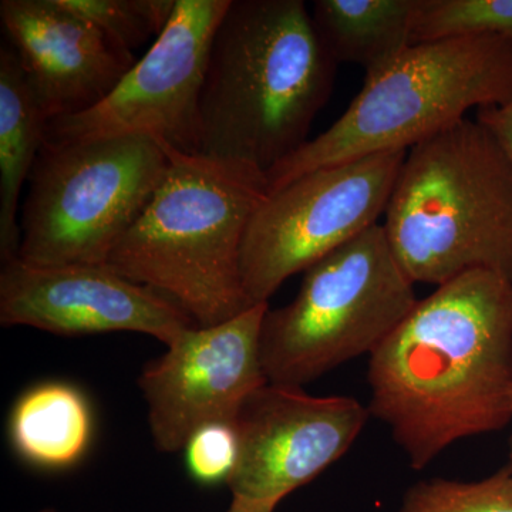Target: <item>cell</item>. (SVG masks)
<instances>
[{"instance_id":"1","label":"cell","mask_w":512,"mask_h":512,"mask_svg":"<svg viewBox=\"0 0 512 512\" xmlns=\"http://www.w3.org/2000/svg\"><path fill=\"white\" fill-rule=\"evenodd\" d=\"M370 417L414 470L456 441L512 421V282L458 276L417 302L369 356Z\"/></svg>"},{"instance_id":"2","label":"cell","mask_w":512,"mask_h":512,"mask_svg":"<svg viewBox=\"0 0 512 512\" xmlns=\"http://www.w3.org/2000/svg\"><path fill=\"white\" fill-rule=\"evenodd\" d=\"M338 64L302 0H231L201 94V154L268 173L308 143Z\"/></svg>"},{"instance_id":"3","label":"cell","mask_w":512,"mask_h":512,"mask_svg":"<svg viewBox=\"0 0 512 512\" xmlns=\"http://www.w3.org/2000/svg\"><path fill=\"white\" fill-rule=\"evenodd\" d=\"M161 146L163 180L106 265L170 298L197 326L220 325L255 306L242 282L241 251L271 192L268 177L244 161Z\"/></svg>"},{"instance_id":"4","label":"cell","mask_w":512,"mask_h":512,"mask_svg":"<svg viewBox=\"0 0 512 512\" xmlns=\"http://www.w3.org/2000/svg\"><path fill=\"white\" fill-rule=\"evenodd\" d=\"M382 225L414 284L473 271L512 282V165L466 117L407 151Z\"/></svg>"},{"instance_id":"5","label":"cell","mask_w":512,"mask_h":512,"mask_svg":"<svg viewBox=\"0 0 512 512\" xmlns=\"http://www.w3.org/2000/svg\"><path fill=\"white\" fill-rule=\"evenodd\" d=\"M512 97V40L458 37L412 45L376 72L345 113L266 173L274 192L302 175L359 158L409 151Z\"/></svg>"},{"instance_id":"6","label":"cell","mask_w":512,"mask_h":512,"mask_svg":"<svg viewBox=\"0 0 512 512\" xmlns=\"http://www.w3.org/2000/svg\"><path fill=\"white\" fill-rule=\"evenodd\" d=\"M414 282L373 225L303 272L298 295L268 309L261 329L266 380L303 387L372 355L416 308Z\"/></svg>"},{"instance_id":"7","label":"cell","mask_w":512,"mask_h":512,"mask_svg":"<svg viewBox=\"0 0 512 512\" xmlns=\"http://www.w3.org/2000/svg\"><path fill=\"white\" fill-rule=\"evenodd\" d=\"M144 136L46 141L29 177L18 258L29 265H106L167 170Z\"/></svg>"},{"instance_id":"8","label":"cell","mask_w":512,"mask_h":512,"mask_svg":"<svg viewBox=\"0 0 512 512\" xmlns=\"http://www.w3.org/2000/svg\"><path fill=\"white\" fill-rule=\"evenodd\" d=\"M407 151L320 168L269 192L241 251L252 305L269 303L286 279L380 224Z\"/></svg>"},{"instance_id":"9","label":"cell","mask_w":512,"mask_h":512,"mask_svg":"<svg viewBox=\"0 0 512 512\" xmlns=\"http://www.w3.org/2000/svg\"><path fill=\"white\" fill-rule=\"evenodd\" d=\"M231 0H177L173 16L101 103L52 120L56 143L144 136L185 154H201L200 104L212 40Z\"/></svg>"},{"instance_id":"10","label":"cell","mask_w":512,"mask_h":512,"mask_svg":"<svg viewBox=\"0 0 512 512\" xmlns=\"http://www.w3.org/2000/svg\"><path fill=\"white\" fill-rule=\"evenodd\" d=\"M370 419L348 396H311L303 387L266 383L245 400L232 427L238 454L232 498L278 507L345 456Z\"/></svg>"},{"instance_id":"11","label":"cell","mask_w":512,"mask_h":512,"mask_svg":"<svg viewBox=\"0 0 512 512\" xmlns=\"http://www.w3.org/2000/svg\"><path fill=\"white\" fill-rule=\"evenodd\" d=\"M269 303L215 326H192L144 367L138 387L158 450L178 453L202 427L234 423L245 400L268 383L261 329Z\"/></svg>"},{"instance_id":"12","label":"cell","mask_w":512,"mask_h":512,"mask_svg":"<svg viewBox=\"0 0 512 512\" xmlns=\"http://www.w3.org/2000/svg\"><path fill=\"white\" fill-rule=\"evenodd\" d=\"M0 323L60 336L137 332L165 346L197 326L170 298L110 266H36L19 258L2 264Z\"/></svg>"},{"instance_id":"13","label":"cell","mask_w":512,"mask_h":512,"mask_svg":"<svg viewBox=\"0 0 512 512\" xmlns=\"http://www.w3.org/2000/svg\"><path fill=\"white\" fill-rule=\"evenodd\" d=\"M0 20L49 123L97 106L137 63L62 0H2Z\"/></svg>"},{"instance_id":"14","label":"cell","mask_w":512,"mask_h":512,"mask_svg":"<svg viewBox=\"0 0 512 512\" xmlns=\"http://www.w3.org/2000/svg\"><path fill=\"white\" fill-rule=\"evenodd\" d=\"M49 120L12 46L0 49V258H18V205L47 141Z\"/></svg>"},{"instance_id":"15","label":"cell","mask_w":512,"mask_h":512,"mask_svg":"<svg viewBox=\"0 0 512 512\" xmlns=\"http://www.w3.org/2000/svg\"><path fill=\"white\" fill-rule=\"evenodd\" d=\"M93 416L86 396L73 384H37L19 397L9 419L16 453L32 466L64 470L89 450Z\"/></svg>"},{"instance_id":"16","label":"cell","mask_w":512,"mask_h":512,"mask_svg":"<svg viewBox=\"0 0 512 512\" xmlns=\"http://www.w3.org/2000/svg\"><path fill=\"white\" fill-rule=\"evenodd\" d=\"M417 0H316L311 18L336 64L376 72L413 45Z\"/></svg>"},{"instance_id":"17","label":"cell","mask_w":512,"mask_h":512,"mask_svg":"<svg viewBox=\"0 0 512 512\" xmlns=\"http://www.w3.org/2000/svg\"><path fill=\"white\" fill-rule=\"evenodd\" d=\"M480 36L512 40V0H417L413 45Z\"/></svg>"},{"instance_id":"18","label":"cell","mask_w":512,"mask_h":512,"mask_svg":"<svg viewBox=\"0 0 512 512\" xmlns=\"http://www.w3.org/2000/svg\"><path fill=\"white\" fill-rule=\"evenodd\" d=\"M397 512H512V471L505 466L480 481H417Z\"/></svg>"},{"instance_id":"19","label":"cell","mask_w":512,"mask_h":512,"mask_svg":"<svg viewBox=\"0 0 512 512\" xmlns=\"http://www.w3.org/2000/svg\"><path fill=\"white\" fill-rule=\"evenodd\" d=\"M92 22L114 46L133 53L163 33L177 0H62Z\"/></svg>"},{"instance_id":"20","label":"cell","mask_w":512,"mask_h":512,"mask_svg":"<svg viewBox=\"0 0 512 512\" xmlns=\"http://www.w3.org/2000/svg\"><path fill=\"white\" fill-rule=\"evenodd\" d=\"M184 450L188 473L194 480L207 485L227 484L237 461V434L232 424H208L191 437Z\"/></svg>"},{"instance_id":"21","label":"cell","mask_w":512,"mask_h":512,"mask_svg":"<svg viewBox=\"0 0 512 512\" xmlns=\"http://www.w3.org/2000/svg\"><path fill=\"white\" fill-rule=\"evenodd\" d=\"M477 121L490 131L512 165V97L501 106L477 110Z\"/></svg>"},{"instance_id":"22","label":"cell","mask_w":512,"mask_h":512,"mask_svg":"<svg viewBox=\"0 0 512 512\" xmlns=\"http://www.w3.org/2000/svg\"><path fill=\"white\" fill-rule=\"evenodd\" d=\"M276 508L264 504L248 503V501L232 498L227 512H275Z\"/></svg>"},{"instance_id":"23","label":"cell","mask_w":512,"mask_h":512,"mask_svg":"<svg viewBox=\"0 0 512 512\" xmlns=\"http://www.w3.org/2000/svg\"><path fill=\"white\" fill-rule=\"evenodd\" d=\"M507 466L510 467L512 471V436L510 439V461H508Z\"/></svg>"},{"instance_id":"24","label":"cell","mask_w":512,"mask_h":512,"mask_svg":"<svg viewBox=\"0 0 512 512\" xmlns=\"http://www.w3.org/2000/svg\"><path fill=\"white\" fill-rule=\"evenodd\" d=\"M37 512H57L56 510H52V508H47V510L37 511Z\"/></svg>"}]
</instances>
